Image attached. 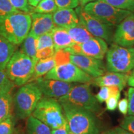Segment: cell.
Masks as SVG:
<instances>
[{
	"label": "cell",
	"instance_id": "4316f807",
	"mask_svg": "<svg viewBox=\"0 0 134 134\" xmlns=\"http://www.w3.org/2000/svg\"><path fill=\"white\" fill-rule=\"evenodd\" d=\"M117 9L134 12V0H99Z\"/></svg>",
	"mask_w": 134,
	"mask_h": 134
},
{
	"label": "cell",
	"instance_id": "7c38bea8",
	"mask_svg": "<svg viewBox=\"0 0 134 134\" xmlns=\"http://www.w3.org/2000/svg\"><path fill=\"white\" fill-rule=\"evenodd\" d=\"M36 85L45 96L52 98H60L71 91L75 86L73 83H67L59 80L38 78Z\"/></svg>",
	"mask_w": 134,
	"mask_h": 134
},
{
	"label": "cell",
	"instance_id": "30bf717a",
	"mask_svg": "<svg viewBox=\"0 0 134 134\" xmlns=\"http://www.w3.org/2000/svg\"><path fill=\"white\" fill-rule=\"evenodd\" d=\"M80 23L94 37L100 38L108 43L113 41V26L104 24L85 12L81 6L76 8Z\"/></svg>",
	"mask_w": 134,
	"mask_h": 134
},
{
	"label": "cell",
	"instance_id": "603a6c76",
	"mask_svg": "<svg viewBox=\"0 0 134 134\" xmlns=\"http://www.w3.org/2000/svg\"><path fill=\"white\" fill-rule=\"evenodd\" d=\"M27 134H52L50 127L37 119L32 115L27 118L26 127Z\"/></svg>",
	"mask_w": 134,
	"mask_h": 134
},
{
	"label": "cell",
	"instance_id": "cb8c5ba5",
	"mask_svg": "<svg viewBox=\"0 0 134 134\" xmlns=\"http://www.w3.org/2000/svg\"><path fill=\"white\" fill-rule=\"evenodd\" d=\"M37 38L31 33H29L23 42L21 52L31 57L35 62L37 61L36 58L37 45Z\"/></svg>",
	"mask_w": 134,
	"mask_h": 134
},
{
	"label": "cell",
	"instance_id": "836d02e7",
	"mask_svg": "<svg viewBox=\"0 0 134 134\" xmlns=\"http://www.w3.org/2000/svg\"><path fill=\"white\" fill-rule=\"evenodd\" d=\"M58 9H74L79 6V0H54Z\"/></svg>",
	"mask_w": 134,
	"mask_h": 134
},
{
	"label": "cell",
	"instance_id": "bcb514c9",
	"mask_svg": "<svg viewBox=\"0 0 134 134\" xmlns=\"http://www.w3.org/2000/svg\"><path fill=\"white\" fill-rule=\"evenodd\" d=\"M13 134H18V132H17L16 131H14V132Z\"/></svg>",
	"mask_w": 134,
	"mask_h": 134
},
{
	"label": "cell",
	"instance_id": "5bb4252c",
	"mask_svg": "<svg viewBox=\"0 0 134 134\" xmlns=\"http://www.w3.org/2000/svg\"><path fill=\"white\" fill-rule=\"evenodd\" d=\"M115 44L124 47L134 46V12L117 25L113 35Z\"/></svg>",
	"mask_w": 134,
	"mask_h": 134
},
{
	"label": "cell",
	"instance_id": "7402d4cb",
	"mask_svg": "<svg viewBox=\"0 0 134 134\" xmlns=\"http://www.w3.org/2000/svg\"><path fill=\"white\" fill-rule=\"evenodd\" d=\"M55 66L56 63L53 56L45 59L38 60L35 64L34 72L32 78L36 80L38 78H41L42 76L46 75Z\"/></svg>",
	"mask_w": 134,
	"mask_h": 134
},
{
	"label": "cell",
	"instance_id": "f35d334b",
	"mask_svg": "<svg viewBox=\"0 0 134 134\" xmlns=\"http://www.w3.org/2000/svg\"><path fill=\"white\" fill-rule=\"evenodd\" d=\"M118 109L122 114L126 115L128 113L129 109V101L128 99L124 98L119 100L118 103Z\"/></svg>",
	"mask_w": 134,
	"mask_h": 134
},
{
	"label": "cell",
	"instance_id": "7dc6e473",
	"mask_svg": "<svg viewBox=\"0 0 134 134\" xmlns=\"http://www.w3.org/2000/svg\"><path fill=\"white\" fill-rule=\"evenodd\" d=\"M22 134H23V133H22Z\"/></svg>",
	"mask_w": 134,
	"mask_h": 134
},
{
	"label": "cell",
	"instance_id": "e575fe53",
	"mask_svg": "<svg viewBox=\"0 0 134 134\" xmlns=\"http://www.w3.org/2000/svg\"><path fill=\"white\" fill-rule=\"evenodd\" d=\"M120 127L125 130L134 134V116L128 115L125 116L122 121L120 122Z\"/></svg>",
	"mask_w": 134,
	"mask_h": 134
},
{
	"label": "cell",
	"instance_id": "e0dca14e",
	"mask_svg": "<svg viewBox=\"0 0 134 134\" xmlns=\"http://www.w3.org/2000/svg\"><path fill=\"white\" fill-rule=\"evenodd\" d=\"M52 19L55 26L65 29L73 27L80 24V20L73 9H57L52 13Z\"/></svg>",
	"mask_w": 134,
	"mask_h": 134
},
{
	"label": "cell",
	"instance_id": "8992f818",
	"mask_svg": "<svg viewBox=\"0 0 134 134\" xmlns=\"http://www.w3.org/2000/svg\"><path fill=\"white\" fill-rule=\"evenodd\" d=\"M109 72L127 73L134 68V48L112 44L105 54Z\"/></svg>",
	"mask_w": 134,
	"mask_h": 134
},
{
	"label": "cell",
	"instance_id": "52a82bcc",
	"mask_svg": "<svg viewBox=\"0 0 134 134\" xmlns=\"http://www.w3.org/2000/svg\"><path fill=\"white\" fill-rule=\"evenodd\" d=\"M83 8L85 12L93 18L111 26H117L132 14L130 11L117 9L101 1L89 3Z\"/></svg>",
	"mask_w": 134,
	"mask_h": 134
},
{
	"label": "cell",
	"instance_id": "d4e9b609",
	"mask_svg": "<svg viewBox=\"0 0 134 134\" xmlns=\"http://www.w3.org/2000/svg\"><path fill=\"white\" fill-rule=\"evenodd\" d=\"M58 9L54 0H42L33 8L32 12L41 14H52Z\"/></svg>",
	"mask_w": 134,
	"mask_h": 134
},
{
	"label": "cell",
	"instance_id": "f546056e",
	"mask_svg": "<svg viewBox=\"0 0 134 134\" xmlns=\"http://www.w3.org/2000/svg\"><path fill=\"white\" fill-rule=\"evenodd\" d=\"M14 84L9 79L5 70L0 69V91L4 90L12 91Z\"/></svg>",
	"mask_w": 134,
	"mask_h": 134
},
{
	"label": "cell",
	"instance_id": "d6a6232c",
	"mask_svg": "<svg viewBox=\"0 0 134 134\" xmlns=\"http://www.w3.org/2000/svg\"><path fill=\"white\" fill-rule=\"evenodd\" d=\"M18 11H19L13 7L9 0H0V16H4Z\"/></svg>",
	"mask_w": 134,
	"mask_h": 134
},
{
	"label": "cell",
	"instance_id": "7a4b0ae2",
	"mask_svg": "<svg viewBox=\"0 0 134 134\" xmlns=\"http://www.w3.org/2000/svg\"><path fill=\"white\" fill-rule=\"evenodd\" d=\"M31 22V14L19 11L0 16V36L13 44H21L29 34Z\"/></svg>",
	"mask_w": 134,
	"mask_h": 134
},
{
	"label": "cell",
	"instance_id": "83f0119b",
	"mask_svg": "<svg viewBox=\"0 0 134 134\" xmlns=\"http://www.w3.org/2000/svg\"><path fill=\"white\" fill-rule=\"evenodd\" d=\"M49 48H54V43H53L52 32L41 35L37 38V50H40Z\"/></svg>",
	"mask_w": 134,
	"mask_h": 134
},
{
	"label": "cell",
	"instance_id": "ac0fdd59",
	"mask_svg": "<svg viewBox=\"0 0 134 134\" xmlns=\"http://www.w3.org/2000/svg\"><path fill=\"white\" fill-rule=\"evenodd\" d=\"M52 35L55 52L70 47L76 44L65 28L56 26L52 31Z\"/></svg>",
	"mask_w": 134,
	"mask_h": 134
},
{
	"label": "cell",
	"instance_id": "60d3db41",
	"mask_svg": "<svg viewBox=\"0 0 134 134\" xmlns=\"http://www.w3.org/2000/svg\"><path fill=\"white\" fill-rule=\"evenodd\" d=\"M103 134H133L130 132L125 130L120 127H117L112 129L108 130L104 132Z\"/></svg>",
	"mask_w": 134,
	"mask_h": 134
},
{
	"label": "cell",
	"instance_id": "ee69618b",
	"mask_svg": "<svg viewBox=\"0 0 134 134\" xmlns=\"http://www.w3.org/2000/svg\"><path fill=\"white\" fill-rule=\"evenodd\" d=\"M99 1V0H79L80 2V6H82V7H84L85 5L88 4L89 3L91 2H94V1Z\"/></svg>",
	"mask_w": 134,
	"mask_h": 134
},
{
	"label": "cell",
	"instance_id": "8d00e7d4",
	"mask_svg": "<svg viewBox=\"0 0 134 134\" xmlns=\"http://www.w3.org/2000/svg\"><path fill=\"white\" fill-rule=\"evenodd\" d=\"M55 49L53 48H45V49L37 50V51L36 58L37 59H45L51 57H53L55 54Z\"/></svg>",
	"mask_w": 134,
	"mask_h": 134
},
{
	"label": "cell",
	"instance_id": "f1b7e54d",
	"mask_svg": "<svg viewBox=\"0 0 134 134\" xmlns=\"http://www.w3.org/2000/svg\"><path fill=\"white\" fill-rule=\"evenodd\" d=\"M9 2L15 9L22 12L31 13L32 12L33 8L31 6L27 0H9Z\"/></svg>",
	"mask_w": 134,
	"mask_h": 134
},
{
	"label": "cell",
	"instance_id": "7bdbcfd3",
	"mask_svg": "<svg viewBox=\"0 0 134 134\" xmlns=\"http://www.w3.org/2000/svg\"><path fill=\"white\" fill-rule=\"evenodd\" d=\"M29 5L32 8H35L42 0H27Z\"/></svg>",
	"mask_w": 134,
	"mask_h": 134
},
{
	"label": "cell",
	"instance_id": "d590c367",
	"mask_svg": "<svg viewBox=\"0 0 134 134\" xmlns=\"http://www.w3.org/2000/svg\"><path fill=\"white\" fill-rule=\"evenodd\" d=\"M120 98V92L112 95L108 99L105 100L106 103V109L109 111H114L117 108L119 100Z\"/></svg>",
	"mask_w": 134,
	"mask_h": 134
},
{
	"label": "cell",
	"instance_id": "ba28073f",
	"mask_svg": "<svg viewBox=\"0 0 134 134\" xmlns=\"http://www.w3.org/2000/svg\"><path fill=\"white\" fill-rule=\"evenodd\" d=\"M58 101L77 105L94 113H100L102 110L89 83L75 85L69 93L58 98Z\"/></svg>",
	"mask_w": 134,
	"mask_h": 134
},
{
	"label": "cell",
	"instance_id": "2e32d148",
	"mask_svg": "<svg viewBox=\"0 0 134 134\" xmlns=\"http://www.w3.org/2000/svg\"><path fill=\"white\" fill-rule=\"evenodd\" d=\"M129 75L126 73L109 72L93 78L91 83L97 86H117L120 91L126 86Z\"/></svg>",
	"mask_w": 134,
	"mask_h": 134
},
{
	"label": "cell",
	"instance_id": "9a60e30c",
	"mask_svg": "<svg viewBox=\"0 0 134 134\" xmlns=\"http://www.w3.org/2000/svg\"><path fill=\"white\" fill-rule=\"evenodd\" d=\"M31 27L29 33L38 37L50 32L55 27L52 19V14H41L32 12Z\"/></svg>",
	"mask_w": 134,
	"mask_h": 134
},
{
	"label": "cell",
	"instance_id": "b9f144b4",
	"mask_svg": "<svg viewBox=\"0 0 134 134\" xmlns=\"http://www.w3.org/2000/svg\"><path fill=\"white\" fill-rule=\"evenodd\" d=\"M127 84L131 88H134V68L132 70L130 75H129Z\"/></svg>",
	"mask_w": 134,
	"mask_h": 134
},
{
	"label": "cell",
	"instance_id": "f6af8a7d",
	"mask_svg": "<svg viewBox=\"0 0 134 134\" xmlns=\"http://www.w3.org/2000/svg\"><path fill=\"white\" fill-rule=\"evenodd\" d=\"M68 134H75V133H73V132H71V131H70L69 132H68Z\"/></svg>",
	"mask_w": 134,
	"mask_h": 134
},
{
	"label": "cell",
	"instance_id": "6da1fadb",
	"mask_svg": "<svg viewBox=\"0 0 134 134\" xmlns=\"http://www.w3.org/2000/svg\"><path fill=\"white\" fill-rule=\"evenodd\" d=\"M60 103L71 132L75 134H100L99 126L94 113L77 105Z\"/></svg>",
	"mask_w": 134,
	"mask_h": 134
},
{
	"label": "cell",
	"instance_id": "44dd1931",
	"mask_svg": "<svg viewBox=\"0 0 134 134\" xmlns=\"http://www.w3.org/2000/svg\"><path fill=\"white\" fill-rule=\"evenodd\" d=\"M66 29L76 44L86 42L94 37L81 23L76 26Z\"/></svg>",
	"mask_w": 134,
	"mask_h": 134
},
{
	"label": "cell",
	"instance_id": "4dcf8cb0",
	"mask_svg": "<svg viewBox=\"0 0 134 134\" xmlns=\"http://www.w3.org/2000/svg\"><path fill=\"white\" fill-rule=\"evenodd\" d=\"M70 55L71 54L65 49H62L55 52L53 57L56 63V66L70 63Z\"/></svg>",
	"mask_w": 134,
	"mask_h": 134
},
{
	"label": "cell",
	"instance_id": "484cf974",
	"mask_svg": "<svg viewBox=\"0 0 134 134\" xmlns=\"http://www.w3.org/2000/svg\"><path fill=\"white\" fill-rule=\"evenodd\" d=\"M120 91L117 86H102L99 91L96 95V98L99 103L105 102L112 95L119 93Z\"/></svg>",
	"mask_w": 134,
	"mask_h": 134
},
{
	"label": "cell",
	"instance_id": "5b68a950",
	"mask_svg": "<svg viewBox=\"0 0 134 134\" xmlns=\"http://www.w3.org/2000/svg\"><path fill=\"white\" fill-rule=\"evenodd\" d=\"M42 93L35 83L25 84L15 94L13 98L16 116L25 119L32 114Z\"/></svg>",
	"mask_w": 134,
	"mask_h": 134
},
{
	"label": "cell",
	"instance_id": "4fadbf2b",
	"mask_svg": "<svg viewBox=\"0 0 134 134\" xmlns=\"http://www.w3.org/2000/svg\"><path fill=\"white\" fill-rule=\"evenodd\" d=\"M70 62L93 78L102 76L107 71L103 60L81 55H70Z\"/></svg>",
	"mask_w": 134,
	"mask_h": 134
},
{
	"label": "cell",
	"instance_id": "9c48e42d",
	"mask_svg": "<svg viewBox=\"0 0 134 134\" xmlns=\"http://www.w3.org/2000/svg\"><path fill=\"white\" fill-rule=\"evenodd\" d=\"M45 79L59 80L67 83H91L93 78L70 62L57 65L43 77Z\"/></svg>",
	"mask_w": 134,
	"mask_h": 134
},
{
	"label": "cell",
	"instance_id": "1f68e13d",
	"mask_svg": "<svg viewBox=\"0 0 134 134\" xmlns=\"http://www.w3.org/2000/svg\"><path fill=\"white\" fill-rule=\"evenodd\" d=\"M15 131L12 117L0 122V134H13Z\"/></svg>",
	"mask_w": 134,
	"mask_h": 134
},
{
	"label": "cell",
	"instance_id": "74e56055",
	"mask_svg": "<svg viewBox=\"0 0 134 134\" xmlns=\"http://www.w3.org/2000/svg\"><path fill=\"white\" fill-rule=\"evenodd\" d=\"M127 97L129 101V115H133L134 116V88H130L128 90L127 92Z\"/></svg>",
	"mask_w": 134,
	"mask_h": 134
},
{
	"label": "cell",
	"instance_id": "277c9868",
	"mask_svg": "<svg viewBox=\"0 0 134 134\" xmlns=\"http://www.w3.org/2000/svg\"><path fill=\"white\" fill-rule=\"evenodd\" d=\"M32 116L47 125L51 129H55L66 121L61 104L54 98L42 97Z\"/></svg>",
	"mask_w": 134,
	"mask_h": 134
},
{
	"label": "cell",
	"instance_id": "ffe728a7",
	"mask_svg": "<svg viewBox=\"0 0 134 134\" xmlns=\"http://www.w3.org/2000/svg\"><path fill=\"white\" fill-rule=\"evenodd\" d=\"M14 51V45L0 36V69L5 70Z\"/></svg>",
	"mask_w": 134,
	"mask_h": 134
},
{
	"label": "cell",
	"instance_id": "d6986e66",
	"mask_svg": "<svg viewBox=\"0 0 134 134\" xmlns=\"http://www.w3.org/2000/svg\"><path fill=\"white\" fill-rule=\"evenodd\" d=\"M13 104L11 91L4 90L0 91V122L12 117Z\"/></svg>",
	"mask_w": 134,
	"mask_h": 134
},
{
	"label": "cell",
	"instance_id": "8fae6325",
	"mask_svg": "<svg viewBox=\"0 0 134 134\" xmlns=\"http://www.w3.org/2000/svg\"><path fill=\"white\" fill-rule=\"evenodd\" d=\"M71 55H81L90 57L103 60L108 47L107 42L100 38L93 37L86 42L75 44L70 47L65 48Z\"/></svg>",
	"mask_w": 134,
	"mask_h": 134
},
{
	"label": "cell",
	"instance_id": "3957f363",
	"mask_svg": "<svg viewBox=\"0 0 134 134\" xmlns=\"http://www.w3.org/2000/svg\"><path fill=\"white\" fill-rule=\"evenodd\" d=\"M36 62L21 51L14 53L6 66L9 79L18 86H22L31 79Z\"/></svg>",
	"mask_w": 134,
	"mask_h": 134
},
{
	"label": "cell",
	"instance_id": "ab89813d",
	"mask_svg": "<svg viewBox=\"0 0 134 134\" xmlns=\"http://www.w3.org/2000/svg\"><path fill=\"white\" fill-rule=\"evenodd\" d=\"M70 131L69 125L68 124V122L66 121L62 126L55 129H52V134H68Z\"/></svg>",
	"mask_w": 134,
	"mask_h": 134
}]
</instances>
